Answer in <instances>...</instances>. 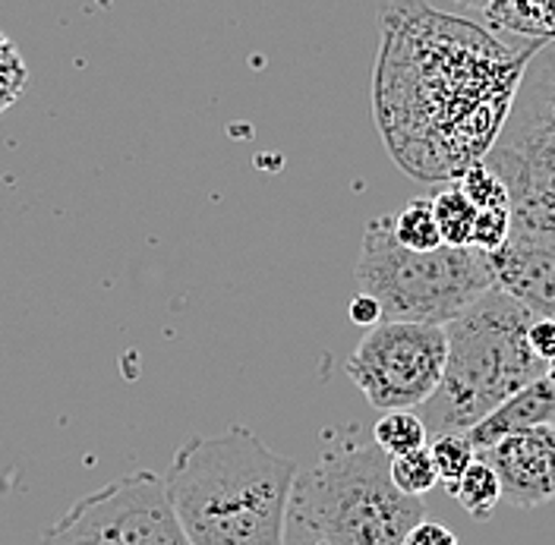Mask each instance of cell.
Wrapping results in <instances>:
<instances>
[{
	"label": "cell",
	"mask_w": 555,
	"mask_h": 545,
	"mask_svg": "<svg viewBox=\"0 0 555 545\" xmlns=\"http://www.w3.org/2000/svg\"><path fill=\"white\" fill-rule=\"evenodd\" d=\"M543 44L515 51L489 26L426 0L382 7L373 114L391 161L423 183L457 180L486 161Z\"/></svg>",
	"instance_id": "cell-1"
},
{
	"label": "cell",
	"mask_w": 555,
	"mask_h": 545,
	"mask_svg": "<svg viewBox=\"0 0 555 545\" xmlns=\"http://www.w3.org/2000/svg\"><path fill=\"white\" fill-rule=\"evenodd\" d=\"M297 460L246 426L177 447L168 489L190 545H284Z\"/></svg>",
	"instance_id": "cell-2"
},
{
	"label": "cell",
	"mask_w": 555,
	"mask_h": 545,
	"mask_svg": "<svg viewBox=\"0 0 555 545\" xmlns=\"http://www.w3.org/2000/svg\"><path fill=\"white\" fill-rule=\"evenodd\" d=\"M423 517V498L395 485L391 457L373 432L350 426L297 473L284 545H404Z\"/></svg>",
	"instance_id": "cell-3"
},
{
	"label": "cell",
	"mask_w": 555,
	"mask_h": 545,
	"mask_svg": "<svg viewBox=\"0 0 555 545\" xmlns=\"http://www.w3.org/2000/svg\"><path fill=\"white\" fill-rule=\"evenodd\" d=\"M533 319L537 315L524 303L492 287L446 325V375L436 394L420 407L436 436L470 432L499 404L546 375V363L530 347Z\"/></svg>",
	"instance_id": "cell-4"
},
{
	"label": "cell",
	"mask_w": 555,
	"mask_h": 545,
	"mask_svg": "<svg viewBox=\"0 0 555 545\" xmlns=\"http://www.w3.org/2000/svg\"><path fill=\"white\" fill-rule=\"evenodd\" d=\"M357 284L376 297L385 319L449 325L495 287L489 256L474 246L411 249L395 234V218L379 215L366 224Z\"/></svg>",
	"instance_id": "cell-5"
},
{
	"label": "cell",
	"mask_w": 555,
	"mask_h": 545,
	"mask_svg": "<svg viewBox=\"0 0 555 545\" xmlns=\"http://www.w3.org/2000/svg\"><path fill=\"white\" fill-rule=\"evenodd\" d=\"M486 165L512 193L515 231L555 239V41H546L527 64Z\"/></svg>",
	"instance_id": "cell-6"
},
{
	"label": "cell",
	"mask_w": 555,
	"mask_h": 545,
	"mask_svg": "<svg viewBox=\"0 0 555 545\" xmlns=\"http://www.w3.org/2000/svg\"><path fill=\"white\" fill-rule=\"evenodd\" d=\"M449 335L442 325L385 319L347 360V375L376 410H420L442 385Z\"/></svg>",
	"instance_id": "cell-7"
},
{
	"label": "cell",
	"mask_w": 555,
	"mask_h": 545,
	"mask_svg": "<svg viewBox=\"0 0 555 545\" xmlns=\"http://www.w3.org/2000/svg\"><path fill=\"white\" fill-rule=\"evenodd\" d=\"M67 514L120 545H190L168 477L137 470L79 498Z\"/></svg>",
	"instance_id": "cell-8"
},
{
	"label": "cell",
	"mask_w": 555,
	"mask_h": 545,
	"mask_svg": "<svg viewBox=\"0 0 555 545\" xmlns=\"http://www.w3.org/2000/svg\"><path fill=\"white\" fill-rule=\"evenodd\" d=\"M502 479V502L520 511L543 508L555 498V426L524 429L480 451Z\"/></svg>",
	"instance_id": "cell-9"
},
{
	"label": "cell",
	"mask_w": 555,
	"mask_h": 545,
	"mask_svg": "<svg viewBox=\"0 0 555 545\" xmlns=\"http://www.w3.org/2000/svg\"><path fill=\"white\" fill-rule=\"evenodd\" d=\"M489 265L499 290L537 319H555V239L515 231L499 252H489Z\"/></svg>",
	"instance_id": "cell-10"
},
{
	"label": "cell",
	"mask_w": 555,
	"mask_h": 545,
	"mask_svg": "<svg viewBox=\"0 0 555 545\" xmlns=\"http://www.w3.org/2000/svg\"><path fill=\"white\" fill-rule=\"evenodd\" d=\"M537 426H555V385L546 375L530 381L505 404H499L489 416H483L467 432V439L474 442L477 451H486L508 436H518L524 429H537Z\"/></svg>",
	"instance_id": "cell-11"
},
{
	"label": "cell",
	"mask_w": 555,
	"mask_h": 545,
	"mask_svg": "<svg viewBox=\"0 0 555 545\" xmlns=\"http://www.w3.org/2000/svg\"><path fill=\"white\" fill-rule=\"evenodd\" d=\"M483 20L492 33H512L527 41H555V0H489Z\"/></svg>",
	"instance_id": "cell-12"
},
{
	"label": "cell",
	"mask_w": 555,
	"mask_h": 545,
	"mask_svg": "<svg viewBox=\"0 0 555 545\" xmlns=\"http://www.w3.org/2000/svg\"><path fill=\"white\" fill-rule=\"evenodd\" d=\"M446 489L474 520H489L495 514V505L502 502V479L486 457H477L470 464V470L461 479L449 482Z\"/></svg>",
	"instance_id": "cell-13"
},
{
	"label": "cell",
	"mask_w": 555,
	"mask_h": 545,
	"mask_svg": "<svg viewBox=\"0 0 555 545\" xmlns=\"http://www.w3.org/2000/svg\"><path fill=\"white\" fill-rule=\"evenodd\" d=\"M426 432H429L426 419L414 410H385L373 426V439L388 457L426 447Z\"/></svg>",
	"instance_id": "cell-14"
},
{
	"label": "cell",
	"mask_w": 555,
	"mask_h": 545,
	"mask_svg": "<svg viewBox=\"0 0 555 545\" xmlns=\"http://www.w3.org/2000/svg\"><path fill=\"white\" fill-rule=\"evenodd\" d=\"M433 208H436V221H439L442 239L449 246H474V228H477L480 208L461 193V186L451 183L449 190L436 193Z\"/></svg>",
	"instance_id": "cell-15"
},
{
	"label": "cell",
	"mask_w": 555,
	"mask_h": 545,
	"mask_svg": "<svg viewBox=\"0 0 555 545\" xmlns=\"http://www.w3.org/2000/svg\"><path fill=\"white\" fill-rule=\"evenodd\" d=\"M395 234L404 246L411 249H439L446 239L439 231V221H436V208L433 199H411L398 215H395Z\"/></svg>",
	"instance_id": "cell-16"
},
{
	"label": "cell",
	"mask_w": 555,
	"mask_h": 545,
	"mask_svg": "<svg viewBox=\"0 0 555 545\" xmlns=\"http://www.w3.org/2000/svg\"><path fill=\"white\" fill-rule=\"evenodd\" d=\"M391 479H395V485L401 492L416 495V498H423L429 489H436V482H442V479H439V470H436V460H433L429 444L426 447H416L411 454L391 457Z\"/></svg>",
	"instance_id": "cell-17"
},
{
	"label": "cell",
	"mask_w": 555,
	"mask_h": 545,
	"mask_svg": "<svg viewBox=\"0 0 555 545\" xmlns=\"http://www.w3.org/2000/svg\"><path fill=\"white\" fill-rule=\"evenodd\" d=\"M454 186H461V193L477 205V208H512V193L505 186V180L492 171L486 161L467 168L457 180H451Z\"/></svg>",
	"instance_id": "cell-18"
},
{
	"label": "cell",
	"mask_w": 555,
	"mask_h": 545,
	"mask_svg": "<svg viewBox=\"0 0 555 545\" xmlns=\"http://www.w3.org/2000/svg\"><path fill=\"white\" fill-rule=\"evenodd\" d=\"M429 451H433L439 479L446 485L464 477L470 470V464L480 457V451L467 439V432H442V436H436V442L429 444Z\"/></svg>",
	"instance_id": "cell-19"
},
{
	"label": "cell",
	"mask_w": 555,
	"mask_h": 545,
	"mask_svg": "<svg viewBox=\"0 0 555 545\" xmlns=\"http://www.w3.org/2000/svg\"><path fill=\"white\" fill-rule=\"evenodd\" d=\"M26 86H29V67L16 51V44L0 33V114L20 102Z\"/></svg>",
	"instance_id": "cell-20"
},
{
	"label": "cell",
	"mask_w": 555,
	"mask_h": 545,
	"mask_svg": "<svg viewBox=\"0 0 555 545\" xmlns=\"http://www.w3.org/2000/svg\"><path fill=\"white\" fill-rule=\"evenodd\" d=\"M515 234V215L512 208H480L477 228H474V249L499 252Z\"/></svg>",
	"instance_id": "cell-21"
},
{
	"label": "cell",
	"mask_w": 555,
	"mask_h": 545,
	"mask_svg": "<svg viewBox=\"0 0 555 545\" xmlns=\"http://www.w3.org/2000/svg\"><path fill=\"white\" fill-rule=\"evenodd\" d=\"M41 545H120L107 540L104 533L92 530L89 523L76 520L73 514H64L57 523H51L41 536Z\"/></svg>",
	"instance_id": "cell-22"
},
{
	"label": "cell",
	"mask_w": 555,
	"mask_h": 545,
	"mask_svg": "<svg viewBox=\"0 0 555 545\" xmlns=\"http://www.w3.org/2000/svg\"><path fill=\"white\" fill-rule=\"evenodd\" d=\"M404 545H461L457 536L451 533L446 523H436V520H420L414 530L408 533Z\"/></svg>",
	"instance_id": "cell-23"
},
{
	"label": "cell",
	"mask_w": 555,
	"mask_h": 545,
	"mask_svg": "<svg viewBox=\"0 0 555 545\" xmlns=\"http://www.w3.org/2000/svg\"><path fill=\"white\" fill-rule=\"evenodd\" d=\"M530 347L550 366L555 360V319H533L530 325Z\"/></svg>",
	"instance_id": "cell-24"
},
{
	"label": "cell",
	"mask_w": 555,
	"mask_h": 545,
	"mask_svg": "<svg viewBox=\"0 0 555 545\" xmlns=\"http://www.w3.org/2000/svg\"><path fill=\"white\" fill-rule=\"evenodd\" d=\"M350 322H357L360 328H376L379 322H385L379 300L370 297V294H357L350 300Z\"/></svg>",
	"instance_id": "cell-25"
},
{
	"label": "cell",
	"mask_w": 555,
	"mask_h": 545,
	"mask_svg": "<svg viewBox=\"0 0 555 545\" xmlns=\"http://www.w3.org/2000/svg\"><path fill=\"white\" fill-rule=\"evenodd\" d=\"M457 3H461V7H474V10H480V13H483V7L489 3V0H457Z\"/></svg>",
	"instance_id": "cell-26"
},
{
	"label": "cell",
	"mask_w": 555,
	"mask_h": 545,
	"mask_svg": "<svg viewBox=\"0 0 555 545\" xmlns=\"http://www.w3.org/2000/svg\"><path fill=\"white\" fill-rule=\"evenodd\" d=\"M546 378H550V381H553V385H555V360H553V363H550V366H546Z\"/></svg>",
	"instance_id": "cell-27"
}]
</instances>
